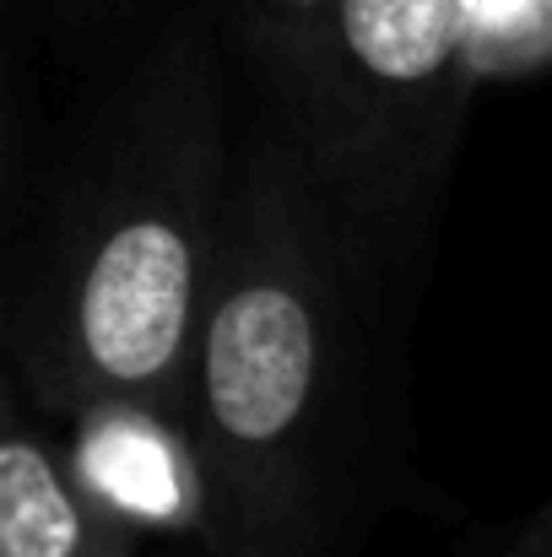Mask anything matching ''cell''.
<instances>
[{
  "mask_svg": "<svg viewBox=\"0 0 552 557\" xmlns=\"http://www.w3.org/2000/svg\"><path fill=\"white\" fill-rule=\"evenodd\" d=\"M499 557H542V520H531V525H526V531H520Z\"/></svg>",
  "mask_w": 552,
  "mask_h": 557,
  "instance_id": "ba28073f",
  "label": "cell"
},
{
  "mask_svg": "<svg viewBox=\"0 0 552 557\" xmlns=\"http://www.w3.org/2000/svg\"><path fill=\"white\" fill-rule=\"evenodd\" d=\"M60 455L76 487L136 536L211 547V482L184 411L152 400H93L65 417Z\"/></svg>",
  "mask_w": 552,
  "mask_h": 557,
  "instance_id": "277c9868",
  "label": "cell"
},
{
  "mask_svg": "<svg viewBox=\"0 0 552 557\" xmlns=\"http://www.w3.org/2000/svg\"><path fill=\"white\" fill-rule=\"evenodd\" d=\"M217 11L184 0L109 87L11 287V384L38 417L93 400L189 411L233 169Z\"/></svg>",
  "mask_w": 552,
  "mask_h": 557,
  "instance_id": "6da1fadb",
  "label": "cell"
},
{
  "mask_svg": "<svg viewBox=\"0 0 552 557\" xmlns=\"http://www.w3.org/2000/svg\"><path fill=\"white\" fill-rule=\"evenodd\" d=\"M537 520H542V557H552V504L537 515Z\"/></svg>",
  "mask_w": 552,
  "mask_h": 557,
  "instance_id": "9c48e42d",
  "label": "cell"
},
{
  "mask_svg": "<svg viewBox=\"0 0 552 557\" xmlns=\"http://www.w3.org/2000/svg\"><path fill=\"white\" fill-rule=\"evenodd\" d=\"M0 400V557H142V536L76 487L11 379Z\"/></svg>",
  "mask_w": 552,
  "mask_h": 557,
  "instance_id": "5b68a950",
  "label": "cell"
},
{
  "mask_svg": "<svg viewBox=\"0 0 552 557\" xmlns=\"http://www.w3.org/2000/svg\"><path fill=\"white\" fill-rule=\"evenodd\" d=\"M71 5H76V11H82V16H98V11H103V5H109V0H71Z\"/></svg>",
  "mask_w": 552,
  "mask_h": 557,
  "instance_id": "30bf717a",
  "label": "cell"
},
{
  "mask_svg": "<svg viewBox=\"0 0 552 557\" xmlns=\"http://www.w3.org/2000/svg\"><path fill=\"white\" fill-rule=\"evenodd\" d=\"M471 82H526L552 71V0H471Z\"/></svg>",
  "mask_w": 552,
  "mask_h": 557,
  "instance_id": "52a82bcc",
  "label": "cell"
},
{
  "mask_svg": "<svg viewBox=\"0 0 552 557\" xmlns=\"http://www.w3.org/2000/svg\"><path fill=\"white\" fill-rule=\"evenodd\" d=\"M358 249L271 114L244 136L195 342L211 557H326L364 455Z\"/></svg>",
  "mask_w": 552,
  "mask_h": 557,
  "instance_id": "7a4b0ae2",
  "label": "cell"
},
{
  "mask_svg": "<svg viewBox=\"0 0 552 557\" xmlns=\"http://www.w3.org/2000/svg\"><path fill=\"white\" fill-rule=\"evenodd\" d=\"M471 0H342L298 141L364 265L412 249L471 109Z\"/></svg>",
  "mask_w": 552,
  "mask_h": 557,
  "instance_id": "3957f363",
  "label": "cell"
},
{
  "mask_svg": "<svg viewBox=\"0 0 552 557\" xmlns=\"http://www.w3.org/2000/svg\"><path fill=\"white\" fill-rule=\"evenodd\" d=\"M217 27L244 54L249 76L266 92V114L277 125H298L309 92L326 65V44L342 0H206Z\"/></svg>",
  "mask_w": 552,
  "mask_h": 557,
  "instance_id": "8992f818",
  "label": "cell"
}]
</instances>
